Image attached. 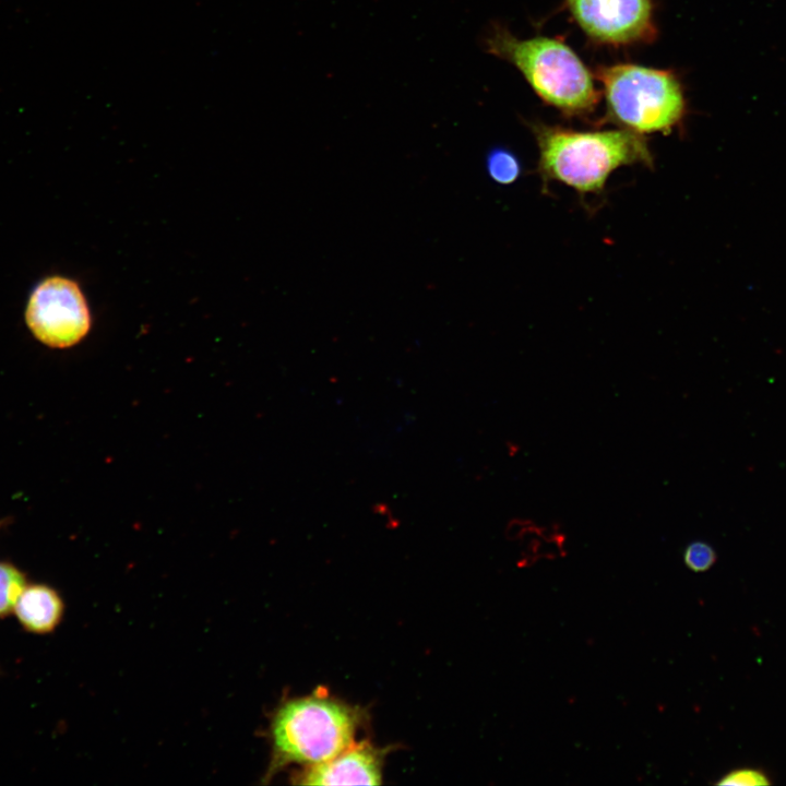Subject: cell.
<instances>
[{"mask_svg": "<svg viewBox=\"0 0 786 786\" xmlns=\"http://www.w3.org/2000/svg\"><path fill=\"white\" fill-rule=\"evenodd\" d=\"M532 130L544 183L557 181L582 195L604 191L609 176L622 166H653L644 136L628 129L575 131L536 123Z\"/></svg>", "mask_w": 786, "mask_h": 786, "instance_id": "6da1fadb", "label": "cell"}, {"mask_svg": "<svg viewBox=\"0 0 786 786\" xmlns=\"http://www.w3.org/2000/svg\"><path fill=\"white\" fill-rule=\"evenodd\" d=\"M484 49L512 63L535 93L567 115L591 112L599 100L593 76L580 57L557 38L520 39L492 22L481 37Z\"/></svg>", "mask_w": 786, "mask_h": 786, "instance_id": "7a4b0ae2", "label": "cell"}, {"mask_svg": "<svg viewBox=\"0 0 786 786\" xmlns=\"http://www.w3.org/2000/svg\"><path fill=\"white\" fill-rule=\"evenodd\" d=\"M361 717L357 707L323 694L286 701L271 723L272 770L334 758L355 742Z\"/></svg>", "mask_w": 786, "mask_h": 786, "instance_id": "3957f363", "label": "cell"}, {"mask_svg": "<svg viewBox=\"0 0 786 786\" xmlns=\"http://www.w3.org/2000/svg\"><path fill=\"white\" fill-rule=\"evenodd\" d=\"M608 115L633 132L669 133L687 115V99L679 78L671 71L632 63L602 67Z\"/></svg>", "mask_w": 786, "mask_h": 786, "instance_id": "277c9868", "label": "cell"}, {"mask_svg": "<svg viewBox=\"0 0 786 786\" xmlns=\"http://www.w3.org/2000/svg\"><path fill=\"white\" fill-rule=\"evenodd\" d=\"M25 319L33 335L53 348L75 345L91 326L90 311L80 287L60 276L37 285L28 300Z\"/></svg>", "mask_w": 786, "mask_h": 786, "instance_id": "5b68a950", "label": "cell"}, {"mask_svg": "<svg viewBox=\"0 0 786 786\" xmlns=\"http://www.w3.org/2000/svg\"><path fill=\"white\" fill-rule=\"evenodd\" d=\"M583 32L596 41L631 45L656 35L652 0H564Z\"/></svg>", "mask_w": 786, "mask_h": 786, "instance_id": "8992f818", "label": "cell"}, {"mask_svg": "<svg viewBox=\"0 0 786 786\" xmlns=\"http://www.w3.org/2000/svg\"><path fill=\"white\" fill-rule=\"evenodd\" d=\"M384 750L367 741L353 743L334 758L308 766L298 775L302 785H380Z\"/></svg>", "mask_w": 786, "mask_h": 786, "instance_id": "52a82bcc", "label": "cell"}, {"mask_svg": "<svg viewBox=\"0 0 786 786\" xmlns=\"http://www.w3.org/2000/svg\"><path fill=\"white\" fill-rule=\"evenodd\" d=\"M20 624L28 632L45 634L60 623L64 604L59 593L44 583L27 584L13 609Z\"/></svg>", "mask_w": 786, "mask_h": 786, "instance_id": "ba28073f", "label": "cell"}, {"mask_svg": "<svg viewBox=\"0 0 786 786\" xmlns=\"http://www.w3.org/2000/svg\"><path fill=\"white\" fill-rule=\"evenodd\" d=\"M26 585V575L22 570L11 562L0 561V619L13 611Z\"/></svg>", "mask_w": 786, "mask_h": 786, "instance_id": "9c48e42d", "label": "cell"}, {"mask_svg": "<svg viewBox=\"0 0 786 786\" xmlns=\"http://www.w3.org/2000/svg\"><path fill=\"white\" fill-rule=\"evenodd\" d=\"M490 178L500 184L513 183L521 175V163L516 155L505 147H495L486 157Z\"/></svg>", "mask_w": 786, "mask_h": 786, "instance_id": "30bf717a", "label": "cell"}, {"mask_svg": "<svg viewBox=\"0 0 786 786\" xmlns=\"http://www.w3.org/2000/svg\"><path fill=\"white\" fill-rule=\"evenodd\" d=\"M717 560L714 548L706 541L694 540L683 551V562L693 572L710 570Z\"/></svg>", "mask_w": 786, "mask_h": 786, "instance_id": "8fae6325", "label": "cell"}, {"mask_svg": "<svg viewBox=\"0 0 786 786\" xmlns=\"http://www.w3.org/2000/svg\"><path fill=\"white\" fill-rule=\"evenodd\" d=\"M717 785H734V786H758V785H770L772 781L766 772L755 767H738L731 770L725 774L718 782Z\"/></svg>", "mask_w": 786, "mask_h": 786, "instance_id": "7c38bea8", "label": "cell"}, {"mask_svg": "<svg viewBox=\"0 0 786 786\" xmlns=\"http://www.w3.org/2000/svg\"><path fill=\"white\" fill-rule=\"evenodd\" d=\"M9 517L0 519V531L9 523Z\"/></svg>", "mask_w": 786, "mask_h": 786, "instance_id": "4fadbf2b", "label": "cell"}]
</instances>
